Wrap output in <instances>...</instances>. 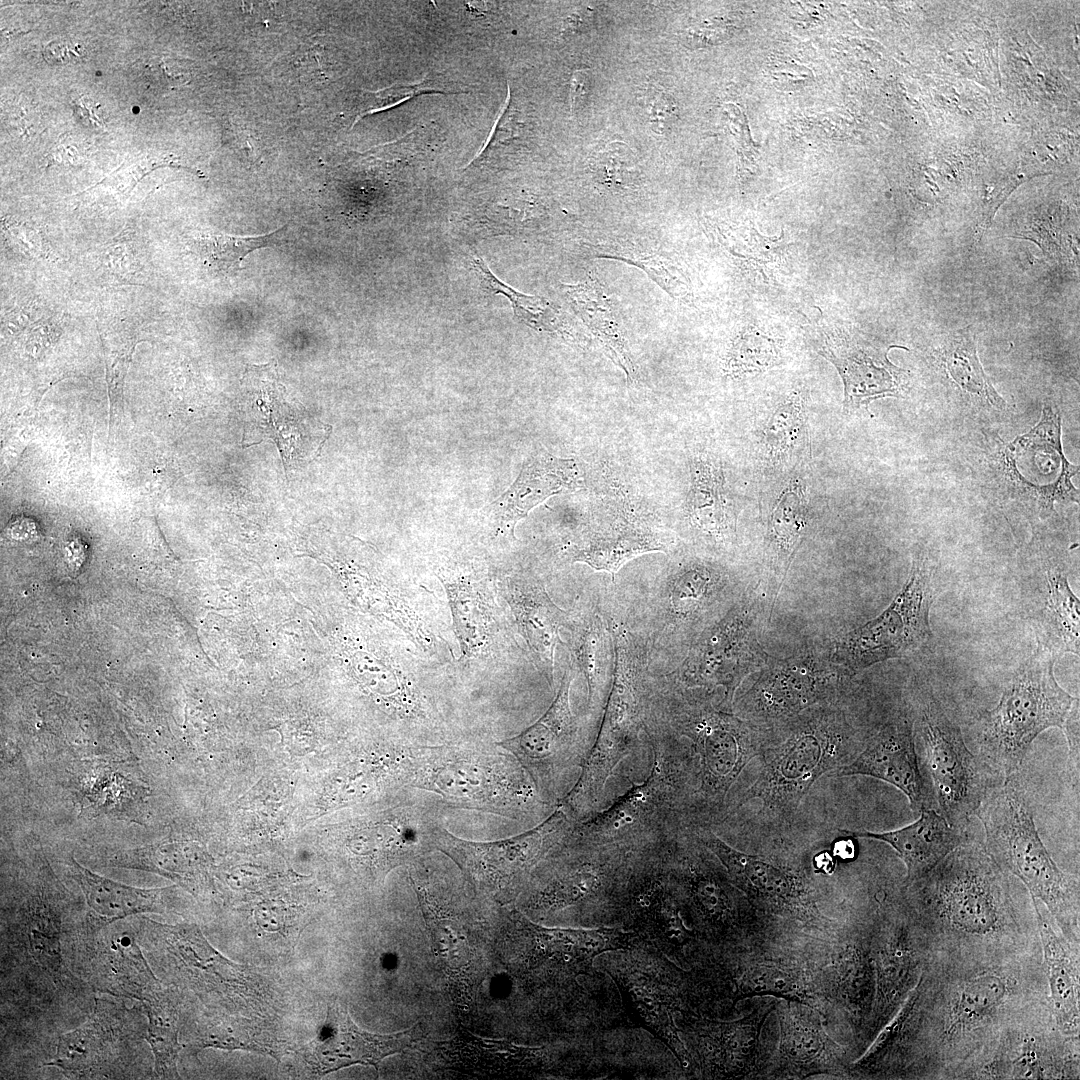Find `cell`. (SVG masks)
<instances>
[{
  "mask_svg": "<svg viewBox=\"0 0 1080 1080\" xmlns=\"http://www.w3.org/2000/svg\"><path fill=\"white\" fill-rule=\"evenodd\" d=\"M519 762L491 746L455 741L411 749L408 787L432 805L520 819L545 803Z\"/></svg>",
  "mask_w": 1080,
  "mask_h": 1080,
  "instance_id": "277c9868",
  "label": "cell"
},
{
  "mask_svg": "<svg viewBox=\"0 0 1080 1080\" xmlns=\"http://www.w3.org/2000/svg\"><path fill=\"white\" fill-rule=\"evenodd\" d=\"M564 293L608 358L622 369L627 383L634 386L638 382L637 369L616 310L601 284L589 278L585 282L566 284Z\"/></svg>",
  "mask_w": 1080,
  "mask_h": 1080,
  "instance_id": "1f68e13d",
  "label": "cell"
},
{
  "mask_svg": "<svg viewBox=\"0 0 1080 1080\" xmlns=\"http://www.w3.org/2000/svg\"><path fill=\"white\" fill-rule=\"evenodd\" d=\"M839 831L845 836L870 838L890 845L905 864L906 877L904 886L917 881L953 850L969 843L965 831L950 825L933 808L921 810L916 821L896 830L884 832L866 830Z\"/></svg>",
  "mask_w": 1080,
  "mask_h": 1080,
  "instance_id": "484cf974",
  "label": "cell"
},
{
  "mask_svg": "<svg viewBox=\"0 0 1080 1080\" xmlns=\"http://www.w3.org/2000/svg\"><path fill=\"white\" fill-rule=\"evenodd\" d=\"M584 485V472L574 458H558L538 449L524 464L510 488L487 506L496 535L514 538L516 524L547 498Z\"/></svg>",
  "mask_w": 1080,
  "mask_h": 1080,
  "instance_id": "603a6c76",
  "label": "cell"
},
{
  "mask_svg": "<svg viewBox=\"0 0 1080 1080\" xmlns=\"http://www.w3.org/2000/svg\"><path fill=\"white\" fill-rule=\"evenodd\" d=\"M933 573L934 566L928 556L915 555L909 577L892 603L843 641L841 653L848 667L860 669L903 657L931 638Z\"/></svg>",
  "mask_w": 1080,
  "mask_h": 1080,
  "instance_id": "7c38bea8",
  "label": "cell"
},
{
  "mask_svg": "<svg viewBox=\"0 0 1080 1080\" xmlns=\"http://www.w3.org/2000/svg\"><path fill=\"white\" fill-rule=\"evenodd\" d=\"M594 252L597 257L619 260L640 268L673 298L679 299L687 295L688 283L682 270L665 254L635 253L627 249L605 246H595Z\"/></svg>",
  "mask_w": 1080,
  "mask_h": 1080,
  "instance_id": "b9f144b4",
  "label": "cell"
},
{
  "mask_svg": "<svg viewBox=\"0 0 1080 1080\" xmlns=\"http://www.w3.org/2000/svg\"><path fill=\"white\" fill-rule=\"evenodd\" d=\"M570 106L573 112L584 106L591 91V75L589 69L576 70L570 81Z\"/></svg>",
  "mask_w": 1080,
  "mask_h": 1080,
  "instance_id": "f907efd6",
  "label": "cell"
},
{
  "mask_svg": "<svg viewBox=\"0 0 1080 1080\" xmlns=\"http://www.w3.org/2000/svg\"><path fill=\"white\" fill-rule=\"evenodd\" d=\"M808 510L801 480H791L779 494L769 521L770 543L776 553L777 574L782 578L807 526Z\"/></svg>",
  "mask_w": 1080,
  "mask_h": 1080,
  "instance_id": "d590c367",
  "label": "cell"
},
{
  "mask_svg": "<svg viewBox=\"0 0 1080 1080\" xmlns=\"http://www.w3.org/2000/svg\"><path fill=\"white\" fill-rule=\"evenodd\" d=\"M1079 608V599L1071 590L1067 576L1058 570H1048L1039 645L1056 655L1065 652L1079 655Z\"/></svg>",
  "mask_w": 1080,
  "mask_h": 1080,
  "instance_id": "e575fe53",
  "label": "cell"
},
{
  "mask_svg": "<svg viewBox=\"0 0 1080 1080\" xmlns=\"http://www.w3.org/2000/svg\"><path fill=\"white\" fill-rule=\"evenodd\" d=\"M683 733L691 741L682 767L693 796L695 822L727 813L726 797L745 766L774 742L776 728L702 708L687 715Z\"/></svg>",
  "mask_w": 1080,
  "mask_h": 1080,
  "instance_id": "52a82bcc",
  "label": "cell"
},
{
  "mask_svg": "<svg viewBox=\"0 0 1080 1080\" xmlns=\"http://www.w3.org/2000/svg\"><path fill=\"white\" fill-rule=\"evenodd\" d=\"M572 679L569 667L545 714L518 735L496 743L515 757L546 802L556 797L561 774L574 755V719L569 699Z\"/></svg>",
  "mask_w": 1080,
  "mask_h": 1080,
  "instance_id": "ac0fdd59",
  "label": "cell"
},
{
  "mask_svg": "<svg viewBox=\"0 0 1080 1080\" xmlns=\"http://www.w3.org/2000/svg\"><path fill=\"white\" fill-rule=\"evenodd\" d=\"M246 446L270 439L284 462L298 458L308 445V426L285 398L276 365L248 366L242 380Z\"/></svg>",
  "mask_w": 1080,
  "mask_h": 1080,
  "instance_id": "44dd1931",
  "label": "cell"
},
{
  "mask_svg": "<svg viewBox=\"0 0 1080 1080\" xmlns=\"http://www.w3.org/2000/svg\"><path fill=\"white\" fill-rule=\"evenodd\" d=\"M1003 468L1010 485L1034 503L1042 518L1054 511L1056 501H1079L1071 482L1079 467L1063 454L1061 417L1049 406L1043 407L1037 425L1006 445Z\"/></svg>",
  "mask_w": 1080,
  "mask_h": 1080,
  "instance_id": "5bb4252c",
  "label": "cell"
},
{
  "mask_svg": "<svg viewBox=\"0 0 1080 1080\" xmlns=\"http://www.w3.org/2000/svg\"><path fill=\"white\" fill-rule=\"evenodd\" d=\"M718 580V574L706 564L682 566L670 580L668 602L672 614L687 619L696 613L712 596Z\"/></svg>",
  "mask_w": 1080,
  "mask_h": 1080,
  "instance_id": "ab89813d",
  "label": "cell"
},
{
  "mask_svg": "<svg viewBox=\"0 0 1080 1080\" xmlns=\"http://www.w3.org/2000/svg\"><path fill=\"white\" fill-rule=\"evenodd\" d=\"M777 358L778 350L773 340L756 331H745L733 341L725 370L733 377L757 373L771 367Z\"/></svg>",
  "mask_w": 1080,
  "mask_h": 1080,
  "instance_id": "ee69618b",
  "label": "cell"
},
{
  "mask_svg": "<svg viewBox=\"0 0 1080 1080\" xmlns=\"http://www.w3.org/2000/svg\"><path fill=\"white\" fill-rule=\"evenodd\" d=\"M780 1036L773 1071L777 1078L815 1074L841 1075L846 1069L843 1049L827 1035L812 1006L784 999L778 1005Z\"/></svg>",
  "mask_w": 1080,
  "mask_h": 1080,
  "instance_id": "7402d4cb",
  "label": "cell"
},
{
  "mask_svg": "<svg viewBox=\"0 0 1080 1080\" xmlns=\"http://www.w3.org/2000/svg\"><path fill=\"white\" fill-rule=\"evenodd\" d=\"M745 618L735 615L713 628L692 649L681 677L688 686H722L732 699L747 669L741 666L749 649Z\"/></svg>",
  "mask_w": 1080,
  "mask_h": 1080,
  "instance_id": "f1b7e54d",
  "label": "cell"
},
{
  "mask_svg": "<svg viewBox=\"0 0 1080 1080\" xmlns=\"http://www.w3.org/2000/svg\"><path fill=\"white\" fill-rule=\"evenodd\" d=\"M904 892L939 957L997 960L1040 952L1036 915L1019 913L1008 874L982 846L956 848Z\"/></svg>",
  "mask_w": 1080,
  "mask_h": 1080,
  "instance_id": "7a4b0ae2",
  "label": "cell"
},
{
  "mask_svg": "<svg viewBox=\"0 0 1080 1080\" xmlns=\"http://www.w3.org/2000/svg\"><path fill=\"white\" fill-rule=\"evenodd\" d=\"M1056 657L1039 645L1015 671L996 707L982 717L979 758L1004 779L1016 775L1040 733L1051 727L1063 729L1077 699L1058 684Z\"/></svg>",
  "mask_w": 1080,
  "mask_h": 1080,
  "instance_id": "8992f818",
  "label": "cell"
},
{
  "mask_svg": "<svg viewBox=\"0 0 1080 1080\" xmlns=\"http://www.w3.org/2000/svg\"><path fill=\"white\" fill-rule=\"evenodd\" d=\"M381 92L383 93H376L374 95L378 100L373 106L368 108L366 114L373 113L378 109H383V107L396 105L422 93H438L437 90L429 88L425 82L393 86L382 90Z\"/></svg>",
  "mask_w": 1080,
  "mask_h": 1080,
  "instance_id": "c3c4849f",
  "label": "cell"
},
{
  "mask_svg": "<svg viewBox=\"0 0 1080 1080\" xmlns=\"http://www.w3.org/2000/svg\"><path fill=\"white\" fill-rule=\"evenodd\" d=\"M115 1047L112 1030L96 1011L81 1027L60 1036L54 1056L45 1065L58 1068L71 1079L108 1077Z\"/></svg>",
  "mask_w": 1080,
  "mask_h": 1080,
  "instance_id": "d6a6232c",
  "label": "cell"
},
{
  "mask_svg": "<svg viewBox=\"0 0 1080 1080\" xmlns=\"http://www.w3.org/2000/svg\"><path fill=\"white\" fill-rule=\"evenodd\" d=\"M1032 904L1052 1014L1063 1034L1079 1037V949L1067 941L1041 902L1032 899Z\"/></svg>",
  "mask_w": 1080,
  "mask_h": 1080,
  "instance_id": "83f0119b",
  "label": "cell"
},
{
  "mask_svg": "<svg viewBox=\"0 0 1080 1080\" xmlns=\"http://www.w3.org/2000/svg\"><path fill=\"white\" fill-rule=\"evenodd\" d=\"M806 413L801 397L780 404L762 431V445L769 459L779 461L800 451L807 440Z\"/></svg>",
  "mask_w": 1080,
  "mask_h": 1080,
  "instance_id": "f35d334b",
  "label": "cell"
},
{
  "mask_svg": "<svg viewBox=\"0 0 1080 1080\" xmlns=\"http://www.w3.org/2000/svg\"><path fill=\"white\" fill-rule=\"evenodd\" d=\"M772 1007H761L742 1019L717 1021L696 1013L681 1015L679 1034L688 1055V1068L704 1078H745L756 1075L759 1038Z\"/></svg>",
  "mask_w": 1080,
  "mask_h": 1080,
  "instance_id": "e0dca14e",
  "label": "cell"
},
{
  "mask_svg": "<svg viewBox=\"0 0 1080 1080\" xmlns=\"http://www.w3.org/2000/svg\"><path fill=\"white\" fill-rule=\"evenodd\" d=\"M564 821L562 812H555L526 833L490 842L459 838L440 825L434 847L457 865L474 897L507 906L521 896L536 867L561 840Z\"/></svg>",
  "mask_w": 1080,
  "mask_h": 1080,
  "instance_id": "9c48e42d",
  "label": "cell"
},
{
  "mask_svg": "<svg viewBox=\"0 0 1080 1080\" xmlns=\"http://www.w3.org/2000/svg\"><path fill=\"white\" fill-rule=\"evenodd\" d=\"M914 733L922 753L919 764L930 776L939 813L965 831L989 789L986 766L970 752L959 726L935 700L922 705Z\"/></svg>",
  "mask_w": 1080,
  "mask_h": 1080,
  "instance_id": "30bf717a",
  "label": "cell"
},
{
  "mask_svg": "<svg viewBox=\"0 0 1080 1080\" xmlns=\"http://www.w3.org/2000/svg\"><path fill=\"white\" fill-rule=\"evenodd\" d=\"M286 228L259 236H231L226 234H205L193 240V250L198 253L207 268L223 276H236L244 269V258L252 251L268 248L280 239V233Z\"/></svg>",
  "mask_w": 1080,
  "mask_h": 1080,
  "instance_id": "74e56055",
  "label": "cell"
},
{
  "mask_svg": "<svg viewBox=\"0 0 1080 1080\" xmlns=\"http://www.w3.org/2000/svg\"><path fill=\"white\" fill-rule=\"evenodd\" d=\"M498 588L530 650L542 663L553 666L559 632L569 624L568 613L553 602L542 583L530 576L507 575Z\"/></svg>",
  "mask_w": 1080,
  "mask_h": 1080,
  "instance_id": "f546056e",
  "label": "cell"
},
{
  "mask_svg": "<svg viewBox=\"0 0 1080 1080\" xmlns=\"http://www.w3.org/2000/svg\"><path fill=\"white\" fill-rule=\"evenodd\" d=\"M593 170L600 182L619 189L632 187L638 177L631 151L619 142L610 143L594 156Z\"/></svg>",
  "mask_w": 1080,
  "mask_h": 1080,
  "instance_id": "bcb514c9",
  "label": "cell"
},
{
  "mask_svg": "<svg viewBox=\"0 0 1080 1080\" xmlns=\"http://www.w3.org/2000/svg\"><path fill=\"white\" fill-rule=\"evenodd\" d=\"M943 361L950 377L963 391L998 410L1007 407L982 368L973 334L963 331L954 336L944 350Z\"/></svg>",
  "mask_w": 1080,
  "mask_h": 1080,
  "instance_id": "8d00e7d4",
  "label": "cell"
},
{
  "mask_svg": "<svg viewBox=\"0 0 1080 1080\" xmlns=\"http://www.w3.org/2000/svg\"><path fill=\"white\" fill-rule=\"evenodd\" d=\"M142 1006L148 1018L146 1040L154 1056L155 1074L164 1079L178 1078L176 1062L180 1044L174 1021L156 996L143 1001Z\"/></svg>",
  "mask_w": 1080,
  "mask_h": 1080,
  "instance_id": "60d3db41",
  "label": "cell"
},
{
  "mask_svg": "<svg viewBox=\"0 0 1080 1080\" xmlns=\"http://www.w3.org/2000/svg\"><path fill=\"white\" fill-rule=\"evenodd\" d=\"M695 835L717 857L733 884L756 910L807 922L823 917L816 891L799 868L736 850L705 828L698 829Z\"/></svg>",
  "mask_w": 1080,
  "mask_h": 1080,
  "instance_id": "4fadbf2b",
  "label": "cell"
},
{
  "mask_svg": "<svg viewBox=\"0 0 1080 1080\" xmlns=\"http://www.w3.org/2000/svg\"><path fill=\"white\" fill-rule=\"evenodd\" d=\"M576 633L579 634L574 647L576 660L592 695L606 667L604 631L598 620H589Z\"/></svg>",
  "mask_w": 1080,
  "mask_h": 1080,
  "instance_id": "f6af8a7d",
  "label": "cell"
},
{
  "mask_svg": "<svg viewBox=\"0 0 1080 1080\" xmlns=\"http://www.w3.org/2000/svg\"><path fill=\"white\" fill-rule=\"evenodd\" d=\"M474 269L481 277L482 286L486 289L500 292L508 297L512 303L516 317L536 330L553 331L556 326V314L552 305L539 296L524 295L501 283L489 271L484 261L479 258L473 259Z\"/></svg>",
  "mask_w": 1080,
  "mask_h": 1080,
  "instance_id": "7bdbcfd3",
  "label": "cell"
},
{
  "mask_svg": "<svg viewBox=\"0 0 1080 1080\" xmlns=\"http://www.w3.org/2000/svg\"><path fill=\"white\" fill-rule=\"evenodd\" d=\"M507 916L523 967L543 983L555 986L580 987L578 979L592 974L599 955L630 948L641 940L635 932L619 927L547 928L532 923L516 909Z\"/></svg>",
  "mask_w": 1080,
  "mask_h": 1080,
  "instance_id": "8fae6325",
  "label": "cell"
},
{
  "mask_svg": "<svg viewBox=\"0 0 1080 1080\" xmlns=\"http://www.w3.org/2000/svg\"><path fill=\"white\" fill-rule=\"evenodd\" d=\"M975 815L983 824L986 853L1026 886L1031 899L1044 905L1063 936L1079 949V879L1051 857L1015 775L988 789Z\"/></svg>",
  "mask_w": 1080,
  "mask_h": 1080,
  "instance_id": "5b68a950",
  "label": "cell"
},
{
  "mask_svg": "<svg viewBox=\"0 0 1080 1080\" xmlns=\"http://www.w3.org/2000/svg\"><path fill=\"white\" fill-rule=\"evenodd\" d=\"M599 969L615 984L633 1021L657 1036L683 1069L688 1055L676 1018L693 1013L686 972L650 943L605 952L597 957Z\"/></svg>",
  "mask_w": 1080,
  "mask_h": 1080,
  "instance_id": "ba28073f",
  "label": "cell"
},
{
  "mask_svg": "<svg viewBox=\"0 0 1080 1080\" xmlns=\"http://www.w3.org/2000/svg\"><path fill=\"white\" fill-rule=\"evenodd\" d=\"M776 738L759 757L760 771L736 808L759 800V819L770 830H786L812 785L848 764L866 739L834 705L809 708L776 725Z\"/></svg>",
  "mask_w": 1080,
  "mask_h": 1080,
  "instance_id": "3957f363",
  "label": "cell"
},
{
  "mask_svg": "<svg viewBox=\"0 0 1080 1080\" xmlns=\"http://www.w3.org/2000/svg\"><path fill=\"white\" fill-rule=\"evenodd\" d=\"M1068 742L1067 772L1074 787L1079 786V700L1076 699L1062 729Z\"/></svg>",
  "mask_w": 1080,
  "mask_h": 1080,
  "instance_id": "7dc6e473",
  "label": "cell"
},
{
  "mask_svg": "<svg viewBox=\"0 0 1080 1080\" xmlns=\"http://www.w3.org/2000/svg\"><path fill=\"white\" fill-rule=\"evenodd\" d=\"M420 1023L408 1030L380 1035L360 1029L352 1021L346 1005L334 1001L328 1006L326 1020L316 1038L304 1050L309 1066L327 1074L354 1064L378 1069L385 1057L399 1053L422 1039Z\"/></svg>",
  "mask_w": 1080,
  "mask_h": 1080,
  "instance_id": "ffe728a7",
  "label": "cell"
},
{
  "mask_svg": "<svg viewBox=\"0 0 1080 1080\" xmlns=\"http://www.w3.org/2000/svg\"><path fill=\"white\" fill-rule=\"evenodd\" d=\"M913 730L910 715L898 713L868 737L851 762L829 776L873 777L900 790L914 813L931 808L934 799L921 772Z\"/></svg>",
  "mask_w": 1080,
  "mask_h": 1080,
  "instance_id": "d6986e66",
  "label": "cell"
},
{
  "mask_svg": "<svg viewBox=\"0 0 1080 1080\" xmlns=\"http://www.w3.org/2000/svg\"><path fill=\"white\" fill-rule=\"evenodd\" d=\"M1050 1010L1040 953L999 960L936 957L903 1026L901 1075L976 1078L1003 1034Z\"/></svg>",
  "mask_w": 1080,
  "mask_h": 1080,
  "instance_id": "6da1fadb",
  "label": "cell"
},
{
  "mask_svg": "<svg viewBox=\"0 0 1080 1080\" xmlns=\"http://www.w3.org/2000/svg\"><path fill=\"white\" fill-rule=\"evenodd\" d=\"M664 550L666 537L661 532L624 511L591 524L570 554L573 561L614 576L627 561L643 553Z\"/></svg>",
  "mask_w": 1080,
  "mask_h": 1080,
  "instance_id": "4316f807",
  "label": "cell"
},
{
  "mask_svg": "<svg viewBox=\"0 0 1080 1080\" xmlns=\"http://www.w3.org/2000/svg\"><path fill=\"white\" fill-rule=\"evenodd\" d=\"M584 12L585 11H583V13H575V14L571 15L567 19L568 21H567L566 28H569V30H571V31H578V30H581L582 28H584L586 26V23H587L586 19L588 18L587 14L584 13Z\"/></svg>",
  "mask_w": 1080,
  "mask_h": 1080,
  "instance_id": "816d5d0a",
  "label": "cell"
},
{
  "mask_svg": "<svg viewBox=\"0 0 1080 1080\" xmlns=\"http://www.w3.org/2000/svg\"><path fill=\"white\" fill-rule=\"evenodd\" d=\"M72 871L80 885L93 920L106 925L127 916L161 912L159 889L128 886L100 876L72 860Z\"/></svg>",
  "mask_w": 1080,
  "mask_h": 1080,
  "instance_id": "836d02e7",
  "label": "cell"
},
{
  "mask_svg": "<svg viewBox=\"0 0 1080 1080\" xmlns=\"http://www.w3.org/2000/svg\"><path fill=\"white\" fill-rule=\"evenodd\" d=\"M438 578L449 601L453 628L462 656L479 658L492 652L496 610L486 578L471 568H440Z\"/></svg>",
  "mask_w": 1080,
  "mask_h": 1080,
  "instance_id": "d4e9b609",
  "label": "cell"
},
{
  "mask_svg": "<svg viewBox=\"0 0 1080 1080\" xmlns=\"http://www.w3.org/2000/svg\"><path fill=\"white\" fill-rule=\"evenodd\" d=\"M690 478L686 499L689 523L714 540L729 539L736 520L721 464L712 456L697 455L690 462Z\"/></svg>",
  "mask_w": 1080,
  "mask_h": 1080,
  "instance_id": "4dcf8cb0",
  "label": "cell"
},
{
  "mask_svg": "<svg viewBox=\"0 0 1080 1080\" xmlns=\"http://www.w3.org/2000/svg\"><path fill=\"white\" fill-rule=\"evenodd\" d=\"M43 55L50 63L63 64L82 59L84 49L80 44L68 41H53L46 46Z\"/></svg>",
  "mask_w": 1080,
  "mask_h": 1080,
  "instance_id": "681fc988",
  "label": "cell"
},
{
  "mask_svg": "<svg viewBox=\"0 0 1080 1080\" xmlns=\"http://www.w3.org/2000/svg\"><path fill=\"white\" fill-rule=\"evenodd\" d=\"M1079 1075V1037L1057 1027L1051 1012L1035 1016L1000 1038L976 1078L1067 1079Z\"/></svg>",
  "mask_w": 1080,
  "mask_h": 1080,
  "instance_id": "9a60e30c",
  "label": "cell"
},
{
  "mask_svg": "<svg viewBox=\"0 0 1080 1080\" xmlns=\"http://www.w3.org/2000/svg\"><path fill=\"white\" fill-rule=\"evenodd\" d=\"M880 351L841 335L829 336L820 353L838 370L844 384L843 406L854 411L873 400L898 397L906 372Z\"/></svg>",
  "mask_w": 1080,
  "mask_h": 1080,
  "instance_id": "cb8c5ba5",
  "label": "cell"
},
{
  "mask_svg": "<svg viewBox=\"0 0 1080 1080\" xmlns=\"http://www.w3.org/2000/svg\"><path fill=\"white\" fill-rule=\"evenodd\" d=\"M841 687L834 668L811 659L779 662L761 673L741 698L740 709L747 720L775 726L809 708L833 705Z\"/></svg>",
  "mask_w": 1080,
  "mask_h": 1080,
  "instance_id": "2e32d148",
  "label": "cell"
}]
</instances>
